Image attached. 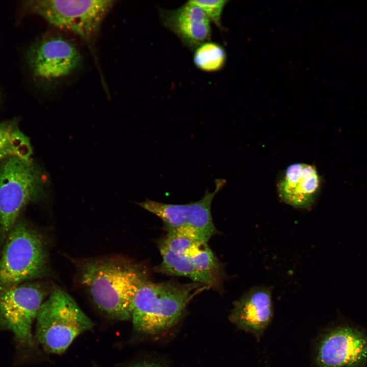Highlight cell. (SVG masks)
Returning a JSON list of instances; mask_svg holds the SVG:
<instances>
[{
	"mask_svg": "<svg viewBox=\"0 0 367 367\" xmlns=\"http://www.w3.org/2000/svg\"><path fill=\"white\" fill-rule=\"evenodd\" d=\"M126 367H165L163 364L154 361H142L131 363Z\"/></svg>",
	"mask_w": 367,
	"mask_h": 367,
	"instance_id": "obj_18",
	"label": "cell"
},
{
	"mask_svg": "<svg viewBox=\"0 0 367 367\" xmlns=\"http://www.w3.org/2000/svg\"><path fill=\"white\" fill-rule=\"evenodd\" d=\"M32 153L30 139L20 130L16 122H0V164L13 157L30 160Z\"/></svg>",
	"mask_w": 367,
	"mask_h": 367,
	"instance_id": "obj_15",
	"label": "cell"
},
{
	"mask_svg": "<svg viewBox=\"0 0 367 367\" xmlns=\"http://www.w3.org/2000/svg\"><path fill=\"white\" fill-rule=\"evenodd\" d=\"M82 284L95 305L108 318L125 321L131 319L135 295L148 280L147 269L122 257L94 259L80 269Z\"/></svg>",
	"mask_w": 367,
	"mask_h": 367,
	"instance_id": "obj_1",
	"label": "cell"
},
{
	"mask_svg": "<svg viewBox=\"0 0 367 367\" xmlns=\"http://www.w3.org/2000/svg\"><path fill=\"white\" fill-rule=\"evenodd\" d=\"M163 24L188 48L194 50L211 39V21L202 10L190 1L174 10L160 9Z\"/></svg>",
	"mask_w": 367,
	"mask_h": 367,
	"instance_id": "obj_13",
	"label": "cell"
},
{
	"mask_svg": "<svg viewBox=\"0 0 367 367\" xmlns=\"http://www.w3.org/2000/svg\"><path fill=\"white\" fill-rule=\"evenodd\" d=\"M40 283H22L0 292V328L11 331L22 344L31 345V328L47 295Z\"/></svg>",
	"mask_w": 367,
	"mask_h": 367,
	"instance_id": "obj_11",
	"label": "cell"
},
{
	"mask_svg": "<svg viewBox=\"0 0 367 367\" xmlns=\"http://www.w3.org/2000/svg\"><path fill=\"white\" fill-rule=\"evenodd\" d=\"M192 3L200 8L206 14L210 21H212L218 28L222 29L221 16L226 0L216 1H190Z\"/></svg>",
	"mask_w": 367,
	"mask_h": 367,
	"instance_id": "obj_17",
	"label": "cell"
},
{
	"mask_svg": "<svg viewBox=\"0 0 367 367\" xmlns=\"http://www.w3.org/2000/svg\"><path fill=\"white\" fill-rule=\"evenodd\" d=\"M193 62L199 69L205 72H215L222 69L226 61V53L220 44L206 41L194 50Z\"/></svg>",
	"mask_w": 367,
	"mask_h": 367,
	"instance_id": "obj_16",
	"label": "cell"
},
{
	"mask_svg": "<svg viewBox=\"0 0 367 367\" xmlns=\"http://www.w3.org/2000/svg\"><path fill=\"white\" fill-rule=\"evenodd\" d=\"M158 247L162 260L154 269L156 272L222 289L224 272L207 242L166 234L159 240Z\"/></svg>",
	"mask_w": 367,
	"mask_h": 367,
	"instance_id": "obj_3",
	"label": "cell"
},
{
	"mask_svg": "<svg viewBox=\"0 0 367 367\" xmlns=\"http://www.w3.org/2000/svg\"><path fill=\"white\" fill-rule=\"evenodd\" d=\"M272 291L265 286L250 288L233 302L229 321L239 329L259 339L273 320Z\"/></svg>",
	"mask_w": 367,
	"mask_h": 367,
	"instance_id": "obj_12",
	"label": "cell"
},
{
	"mask_svg": "<svg viewBox=\"0 0 367 367\" xmlns=\"http://www.w3.org/2000/svg\"><path fill=\"white\" fill-rule=\"evenodd\" d=\"M320 186L316 167L297 163L290 165L278 185L280 199L293 206L309 208L314 203Z\"/></svg>",
	"mask_w": 367,
	"mask_h": 367,
	"instance_id": "obj_14",
	"label": "cell"
},
{
	"mask_svg": "<svg viewBox=\"0 0 367 367\" xmlns=\"http://www.w3.org/2000/svg\"><path fill=\"white\" fill-rule=\"evenodd\" d=\"M44 184L31 159L13 157L0 164V250L22 209L42 194Z\"/></svg>",
	"mask_w": 367,
	"mask_h": 367,
	"instance_id": "obj_6",
	"label": "cell"
},
{
	"mask_svg": "<svg viewBox=\"0 0 367 367\" xmlns=\"http://www.w3.org/2000/svg\"><path fill=\"white\" fill-rule=\"evenodd\" d=\"M207 288L194 282L146 281L133 300L131 319L135 330L147 335H156L168 330L183 317L192 298Z\"/></svg>",
	"mask_w": 367,
	"mask_h": 367,
	"instance_id": "obj_2",
	"label": "cell"
},
{
	"mask_svg": "<svg viewBox=\"0 0 367 367\" xmlns=\"http://www.w3.org/2000/svg\"><path fill=\"white\" fill-rule=\"evenodd\" d=\"M115 3L111 0H39L29 1L27 5L33 13L77 35L91 47Z\"/></svg>",
	"mask_w": 367,
	"mask_h": 367,
	"instance_id": "obj_8",
	"label": "cell"
},
{
	"mask_svg": "<svg viewBox=\"0 0 367 367\" xmlns=\"http://www.w3.org/2000/svg\"><path fill=\"white\" fill-rule=\"evenodd\" d=\"M313 367H364L367 365V334L339 325L323 331L313 347Z\"/></svg>",
	"mask_w": 367,
	"mask_h": 367,
	"instance_id": "obj_9",
	"label": "cell"
},
{
	"mask_svg": "<svg viewBox=\"0 0 367 367\" xmlns=\"http://www.w3.org/2000/svg\"><path fill=\"white\" fill-rule=\"evenodd\" d=\"M215 190L206 189L200 200L186 204L166 203L147 199L137 204L159 218L167 234L207 242L218 231L212 215V204L226 184L223 179L215 180Z\"/></svg>",
	"mask_w": 367,
	"mask_h": 367,
	"instance_id": "obj_7",
	"label": "cell"
},
{
	"mask_svg": "<svg viewBox=\"0 0 367 367\" xmlns=\"http://www.w3.org/2000/svg\"><path fill=\"white\" fill-rule=\"evenodd\" d=\"M36 320V339L45 350L57 354L64 352L77 336L93 327L74 300L57 287L41 304Z\"/></svg>",
	"mask_w": 367,
	"mask_h": 367,
	"instance_id": "obj_4",
	"label": "cell"
},
{
	"mask_svg": "<svg viewBox=\"0 0 367 367\" xmlns=\"http://www.w3.org/2000/svg\"><path fill=\"white\" fill-rule=\"evenodd\" d=\"M28 61L35 76L54 88L81 67L83 57L69 40L59 35H48L32 45Z\"/></svg>",
	"mask_w": 367,
	"mask_h": 367,
	"instance_id": "obj_10",
	"label": "cell"
},
{
	"mask_svg": "<svg viewBox=\"0 0 367 367\" xmlns=\"http://www.w3.org/2000/svg\"><path fill=\"white\" fill-rule=\"evenodd\" d=\"M48 256L45 242L35 229L18 222L0 250V292L46 272Z\"/></svg>",
	"mask_w": 367,
	"mask_h": 367,
	"instance_id": "obj_5",
	"label": "cell"
}]
</instances>
